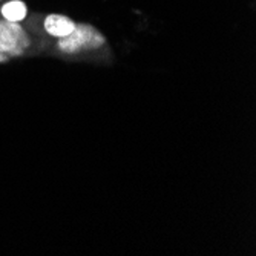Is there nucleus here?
Here are the masks:
<instances>
[{
	"label": "nucleus",
	"mask_w": 256,
	"mask_h": 256,
	"mask_svg": "<svg viewBox=\"0 0 256 256\" xmlns=\"http://www.w3.org/2000/svg\"><path fill=\"white\" fill-rule=\"evenodd\" d=\"M104 37L94 26L86 25V23H76L74 30L66 37L58 38V48L63 52L74 54L82 51L98 50L104 44Z\"/></svg>",
	"instance_id": "nucleus-1"
},
{
	"label": "nucleus",
	"mask_w": 256,
	"mask_h": 256,
	"mask_svg": "<svg viewBox=\"0 0 256 256\" xmlns=\"http://www.w3.org/2000/svg\"><path fill=\"white\" fill-rule=\"evenodd\" d=\"M30 46V37L17 22H0V51L6 56H22Z\"/></svg>",
	"instance_id": "nucleus-2"
},
{
	"label": "nucleus",
	"mask_w": 256,
	"mask_h": 256,
	"mask_svg": "<svg viewBox=\"0 0 256 256\" xmlns=\"http://www.w3.org/2000/svg\"><path fill=\"white\" fill-rule=\"evenodd\" d=\"M76 26V23L69 18V17H64V16H60V14H51L46 17L44 20V30L46 32H50L51 36L54 37H66L69 32H71Z\"/></svg>",
	"instance_id": "nucleus-3"
},
{
	"label": "nucleus",
	"mask_w": 256,
	"mask_h": 256,
	"mask_svg": "<svg viewBox=\"0 0 256 256\" xmlns=\"http://www.w3.org/2000/svg\"><path fill=\"white\" fill-rule=\"evenodd\" d=\"M28 8L26 5L20 2V0H12V2H8L6 5H4L2 8V14L6 20L10 22H20L26 17Z\"/></svg>",
	"instance_id": "nucleus-4"
},
{
	"label": "nucleus",
	"mask_w": 256,
	"mask_h": 256,
	"mask_svg": "<svg viewBox=\"0 0 256 256\" xmlns=\"http://www.w3.org/2000/svg\"><path fill=\"white\" fill-rule=\"evenodd\" d=\"M0 62H8V56L0 51Z\"/></svg>",
	"instance_id": "nucleus-5"
}]
</instances>
